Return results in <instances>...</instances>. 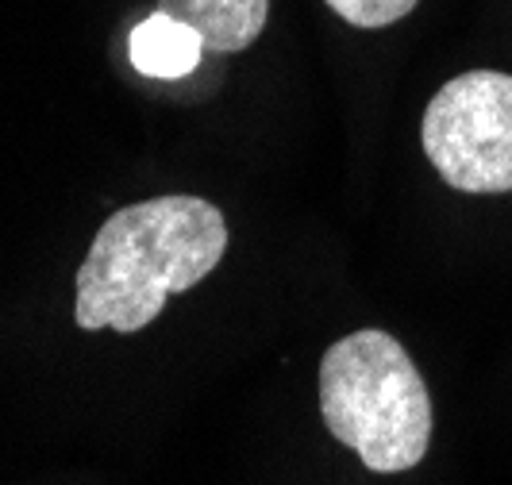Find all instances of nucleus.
Returning a JSON list of instances; mask_svg holds the SVG:
<instances>
[{
    "instance_id": "nucleus-5",
    "label": "nucleus",
    "mask_w": 512,
    "mask_h": 485,
    "mask_svg": "<svg viewBox=\"0 0 512 485\" xmlns=\"http://www.w3.org/2000/svg\"><path fill=\"white\" fill-rule=\"evenodd\" d=\"M128 51L135 70L147 77H185L197 70L201 54H205V43L197 31H189L185 24L162 16V12H151L143 24H135L128 39Z\"/></svg>"
},
{
    "instance_id": "nucleus-2",
    "label": "nucleus",
    "mask_w": 512,
    "mask_h": 485,
    "mask_svg": "<svg viewBox=\"0 0 512 485\" xmlns=\"http://www.w3.org/2000/svg\"><path fill=\"white\" fill-rule=\"evenodd\" d=\"M320 412L328 432L374 474H401L428 455L432 397L393 335L366 328L324 351Z\"/></svg>"
},
{
    "instance_id": "nucleus-3",
    "label": "nucleus",
    "mask_w": 512,
    "mask_h": 485,
    "mask_svg": "<svg viewBox=\"0 0 512 485\" xmlns=\"http://www.w3.org/2000/svg\"><path fill=\"white\" fill-rule=\"evenodd\" d=\"M424 154L459 193H512V74L451 77L424 108Z\"/></svg>"
},
{
    "instance_id": "nucleus-6",
    "label": "nucleus",
    "mask_w": 512,
    "mask_h": 485,
    "mask_svg": "<svg viewBox=\"0 0 512 485\" xmlns=\"http://www.w3.org/2000/svg\"><path fill=\"white\" fill-rule=\"evenodd\" d=\"M324 4L332 8L335 16H343L351 27L374 31V27H389L397 20H405L420 0H324Z\"/></svg>"
},
{
    "instance_id": "nucleus-4",
    "label": "nucleus",
    "mask_w": 512,
    "mask_h": 485,
    "mask_svg": "<svg viewBox=\"0 0 512 485\" xmlns=\"http://www.w3.org/2000/svg\"><path fill=\"white\" fill-rule=\"evenodd\" d=\"M154 12L197 31L205 51L239 54L258 43L270 20V0H154Z\"/></svg>"
},
{
    "instance_id": "nucleus-1",
    "label": "nucleus",
    "mask_w": 512,
    "mask_h": 485,
    "mask_svg": "<svg viewBox=\"0 0 512 485\" xmlns=\"http://www.w3.org/2000/svg\"><path fill=\"white\" fill-rule=\"evenodd\" d=\"M224 251V212L205 197L166 193L112 212L77 270V328L143 332L174 293L201 285Z\"/></svg>"
}]
</instances>
